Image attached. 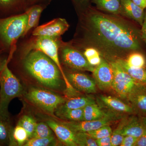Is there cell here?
Instances as JSON below:
<instances>
[{"label": "cell", "mask_w": 146, "mask_h": 146, "mask_svg": "<svg viewBox=\"0 0 146 146\" xmlns=\"http://www.w3.org/2000/svg\"><path fill=\"white\" fill-rule=\"evenodd\" d=\"M58 113L59 116L72 121H84L83 108L66 109L61 108Z\"/></svg>", "instance_id": "obj_24"}, {"label": "cell", "mask_w": 146, "mask_h": 146, "mask_svg": "<svg viewBox=\"0 0 146 146\" xmlns=\"http://www.w3.org/2000/svg\"><path fill=\"white\" fill-rule=\"evenodd\" d=\"M136 5L141 8L145 9L146 8V3L145 0H132Z\"/></svg>", "instance_id": "obj_39"}, {"label": "cell", "mask_w": 146, "mask_h": 146, "mask_svg": "<svg viewBox=\"0 0 146 146\" xmlns=\"http://www.w3.org/2000/svg\"><path fill=\"white\" fill-rule=\"evenodd\" d=\"M76 143L78 145L97 146L95 139L91 137L86 132H75Z\"/></svg>", "instance_id": "obj_30"}, {"label": "cell", "mask_w": 146, "mask_h": 146, "mask_svg": "<svg viewBox=\"0 0 146 146\" xmlns=\"http://www.w3.org/2000/svg\"><path fill=\"white\" fill-rule=\"evenodd\" d=\"M87 21L91 40L103 50L122 54L140 48L141 32L125 21L96 11H91Z\"/></svg>", "instance_id": "obj_1"}, {"label": "cell", "mask_w": 146, "mask_h": 146, "mask_svg": "<svg viewBox=\"0 0 146 146\" xmlns=\"http://www.w3.org/2000/svg\"></svg>", "instance_id": "obj_42"}, {"label": "cell", "mask_w": 146, "mask_h": 146, "mask_svg": "<svg viewBox=\"0 0 146 146\" xmlns=\"http://www.w3.org/2000/svg\"><path fill=\"white\" fill-rule=\"evenodd\" d=\"M7 119L0 116V145L9 142L10 131L8 125L5 122Z\"/></svg>", "instance_id": "obj_31"}, {"label": "cell", "mask_w": 146, "mask_h": 146, "mask_svg": "<svg viewBox=\"0 0 146 146\" xmlns=\"http://www.w3.org/2000/svg\"><path fill=\"white\" fill-rule=\"evenodd\" d=\"M93 104H96V102L91 97H78L69 100L61 108L66 109H81L88 105Z\"/></svg>", "instance_id": "obj_21"}, {"label": "cell", "mask_w": 146, "mask_h": 146, "mask_svg": "<svg viewBox=\"0 0 146 146\" xmlns=\"http://www.w3.org/2000/svg\"><path fill=\"white\" fill-rule=\"evenodd\" d=\"M29 1L31 2H34L35 1H36V0H29Z\"/></svg>", "instance_id": "obj_40"}, {"label": "cell", "mask_w": 146, "mask_h": 146, "mask_svg": "<svg viewBox=\"0 0 146 146\" xmlns=\"http://www.w3.org/2000/svg\"><path fill=\"white\" fill-rule=\"evenodd\" d=\"M27 70L39 83L52 89L60 86V72L57 65L44 53L34 50L24 62Z\"/></svg>", "instance_id": "obj_2"}, {"label": "cell", "mask_w": 146, "mask_h": 146, "mask_svg": "<svg viewBox=\"0 0 146 146\" xmlns=\"http://www.w3.org/2000/svg\"><path fill=\"white\" fill-rule=\"evenodd\" d=\"M7 59L0 61V116L7 118L11 100L19 96L23 89L19 80L9 68Z\"/></svg>", "instance_id": "obj_3"}, {"label": "cell", "mask_w": 146, "mask_h": 146, "mask_svg": "<svg viewBox=\"0 0 146 146\" xmlns=\"http://www.w3.org/2000/svg\"><path fill=\"white\" fill-rule=\"evenodd\" d=\"M27 99L46 112L53 114L60 105L65 103L64 98L48 90L32 88L27 94Z\"/></svg>", "instance_id": "obj_5"}, {"label": "cell", "mask_w": 146, "mask_h": 146, "mask_svg": "<svg viewBox=\"0 0 146 146\" xmlns=\"http://www.w3.org/2000/svg\"><path fill=\"white\" fill-rule=\"evenodd\" d=\"M124 136L122 134L121 129L118 127L117 128L112 131V134L111 135L112 146L120 145L122 143Z\"/></svg>", "instance_id": "obj_34"}, {"label": "cell", "mask_w": 146, "mask_h": 146, "mask_svg": "<svg viewBox=\"0 0 146 146\" xmlns=\"http://www.w3.org/2000/svg\"><path fill=\"white\" fill-rule=\"evenodd\" d=\"M27 20V12L6 18L0 17V48L11 47L23 35Z\"/></svg>", "instance_id": "obj_4"}, {"label": "cell", "mask_w": 146, "mask_h": 146, "mask_svg": "<svg viewBox=\"0 0 146 146\" xmlns=\"http://www.w3.org/2000/svg\"><path fill=\"white\" fill-rule=\"evenodd\" d=\"M69 27V24L65 19L56 18L36 27L33 33V35L54 38L63 35Z\"/></svg>", "instance_id": "obj_9"}, {"label": "cell", "mask_w": 146, "mask_h": 146, "mask_svg": "<svg viewBox=\"0 0 146 146\" xmlns=\"http://www.w3.org/2000/svg\"><path fill=\"white\" fill-rule=\"evenodd\" d=\"M43 7L39 5H35L31 7L27 11L28 20L25 30L23 36H25L38 23L39 17L41 15Z\"/></svg>", "instance_id": "obj_20"}, {"label": "cell", "mask_w": 146, "mask_h": 146, "mask_svg": "<svg viewBox=\"0 0 146 146\" xmlns=\"http://www.w3.org/2000/svg\"><path fill=\"white\" fill-rule=\"evenodd\" d=\"M56 143L53 136L44 138H30L24 145L25 146H47L55 145Z\"/></svg>", "instance_id": "obj_27"}, {"label": "cell", "mask_w": 146, "mask_h": 146, "mask_svg": "<svg viewBox=\"0 0 146 146\" xmlns=\"http://www.w3.org/2000/svg\"><path fill=\"white\" fill-rule=\"evenodd\" d=\"M138 138L134 136H124L121 146H135Z\"/></svg>", "instance_id": "obj_35"}, {"label": "cell", "mask_w": 146, "mask_h": 146, "mask_svg": "<svg viewBox=\"0 0 146 146\" xmlns=\"http://www.w3.org/2000/svg\"><path fill=\"white\" fill-rule=\"evenodd\" d=\"M98 7L115 14L120 13L121 0H94Z\"/></svg>", "instance_id": "obj_23"}, {"label": "cell", "mask_w": 146, "mask_h": 146, "mask_svg": "<svg viewBox=\"0 0 146 146\" xmlns=\"http://www.w3.org/2000/svg\"><path fill=\"white\" fill-rule=\"evenodd\" d=\"M97 145L98 146H112L111 136H106L96 140Z\"/></svg>", "instance_id": "obj_36"}, {"label": "cell", "mask_w": 146, "mask_h": 146, "mask_svg": "<svg viewBox=\"0 0 146 146\" xmlns=\"http://www.w3.org/2000/svg\"><path fill=\"white\" fill-rule=\"evenodd\" d=\"M135 146H146V130L138 138Z\"/></svg>", "instance_id": "obj_37"}, {"label": "cell", "mask_w": 146, "mask_h": 146, "mask_svg": "<svg viewBox=\"0 0 146 146\" xmlns=\"http://www.w3.org/2000/svg\"><path fill=\"white\" fill-rule=\"evenodd\" d=\"M88 63L92 66H98L102 62V58L98 51L95 48L86 49L84 53Z\"/></svg>", "instance_id": "obj_28"}, {"label": "cell", "mask_w": 146, "mask_h": 146, "mask_svg": "<svg viewBox=\"0 0 146 146\" xmlns=\"http://www.w3.org/2000/svg\"><path fill=\"white\" fill-rule=\"evenodd\" d=\"M118 117L113 113H110L107 116L100 119L94 121H82L63 123L74 132H88L96 130L102 127L109 125L113 121L117 119Z\"/></svg>", "instance_id": "obj_8"}, {"label": "cell", "mask_w": 146, "mask_h": 146, "mask_svg": "<svg viewBox=\"0 0 146 146\" xmlns=\"http://www.w3.org/2000/svg\"><path fill=\"white\" fill-rule=\"evenodd\" d=\"M33 47L35 50H38L44 53L56 64L65 80L67 89L70 91H74L73 86L65 75L60 65L58 57V46L57 42L54 38L48 36H37Z\"/></svg>", "instance_id": "obj_7"}, {"label": "cell", "mask_w": 146, "mask_h": 146, "mask_svg": "<svg viewBox=\"0 0 146 146\" xmlns=\"http://www.w3.org/2000/svg\"><path fill=\"white\" fill-rule=\"evenodd\" d=\"M127 98L133 111L146 117V84H137Z\"/></svg>", "instance_id": "obj_11"}, {"label": "cell", "mask_w": 146, "mask_h": 146, "mask_svg": "<svg viewBox=\"0 0 146 146\" xmlns=\"http://www.w3.org/2000/svg\"><path fill=\"white\" fill-rule=\"evenodd\" d=\"M52 134V130L48 125L41 122L36 124L32 138H47L53 136Z\"/></svg>", "instance_id": "obj_29"}, {"label": "cell", "mask_w": 146, "mask_h": 146, "mask_svg": "<svg viewBox=\"0 0 146 146\" xmlns=\"http://www.w3.org/2000/svg\"><path fill=\"white\" fill-rule=\"evenodd\" d=\"M142 27V30L141 31V37L146 44V13L145 15Z\"/></svg>", "instance_id": "obj_38"}, {"label": "cell", "mask_w": 146, "mask_h": 146, "mask_svg": "<svg viewBox=\"0 0 146 146\" xmlns=\"http://www.w3.org/2000/svg\"><path fill=\"white\" fill-rule=\"evenodd\" d=\"M25 0H0V11L7 12L21 5Z\"/></svg>", "instance_id": "obj_33"}, {"label": "cell", "mask_w": 146, "mask_h": 146, "mask_svg": "<svg viewBox=\"0 0 146 146\" xmlns=\"http://www.w3.org/2000/svg\"><path fill=\"white\" fill-rule=\"evenodd\" d=\"M47 124L63 144L68 146H78L76 143L75 132L67 126L53 120L47 121Z\"/></svg>", "instance_id": "obj_13"}, {"label": "cell", "mask_w": 146, "mask_h": 146, "mask_svg": "<svg viewBox=\"0 0 146 146\" xmlns=\"http://www.w3.org/2000/svg\"><path fill=\"white\" fill-rule=\"evenodd\" d=\"M125 60L127 65L131 68H145L146 64V59L143 55L138 52L130 54Z\"/></svg>", "instance_id": "obj_25"}, {"label": "cell", "mask_w": 146, "mask_h": 146, "mask_svg": "<svg viewBox=\"0 0 146 146\" xmlns=\"http://www.w3.org/2000/svg\"><path fill=\"white\" fill-rule=\"evenodd\" d=\"M145 3H146V0H145Z\"/></svg>", "instance_id": "obj_41"}, {"label": "cell", "mask_w": 146, "mask_h": 146, "mask_svg": "<svg viewBox=\"0 0 146 146\" xmlns=\"http://www.w3.org/2000/svg\"><path fill=\"white\" fill-rule=\"evenodd\" d=\"M144 9L136 5L132 0H121V10L125 15L142 26L145 14Z\"/></svg>", "instance_id": "obj_16"}, {"label": "cell", "mask_w": 146, "mask_h": 146, "mask_svg": "<svg viewBox=\"0 0 146 146\" xmlns=\"http://www.w3.org/2000/svg\"><path fill=\"white\" fill-rule=\"evenodd\" d=\"M92 138L96 140L100 138L111 136L112 131L109 125H106L98 129L86 132Z\"/></svg>", "instance_id": "obj_32"}, {"label": "cell", "mask_w": 146, "mask_h": 146, "mask_svg": "<svg viewBox=\"0 0 146 146\" xmlns=\"http://www.w3.org/2000/svg\"><path fill=\"white\" fill-rule=\"evenodd\" d=\"M123 136H131L139 138L146 130V117H131L119 126Z\"/></svg>", "instance_id": "obj_12"}, {"label": "cell", "mask_w": 146, "mask_h": 146, "mask_svg": "<svg viewBox=\"0 0 146 146\" xmlns=\"http://www.w3.org/2000/svg\"><path fill=\"white\" fill-rule=\"evenodd\" d=\"M100 100L107 107L117 112L131 113L134 112L131 106L115 97L101 96Z\"/></svg>", "instance_id": "obj_17"}, {"label": "cell", "mask_w": 146, "mask_h": 146, "mask_svg": "<svg viewBox=\"0 0 146 146\" xmlns=\"http://www.w3.org/2000/svg\"><path fill=\"white\" fill-rule=\"evenodd\" d=\"M123 69L138 83L146 84V69L145 68H133L129 67L125 60L117 59Z\"/></svg>", "instance_id": "obj_18"}, {"label": "cell", "mask_w": 146, "mask_h": 146, "mask_svg": "<svg viewBox=\"0 0 146 146\" xmlns=\"http://www.w3.org/2000/svg\"><path fill=\"white\" fill-rule=\"evenodd\" d=\"M113 71L111 87L122 98H126L138 83L123 69L117 61L110 63Z\"/></svg>", "instance_id": "obj_6"}, {"label": "cell", "mask_w": 146, "mask_h": 146, "mask_svg": "<svg viewBox=\"0 0 146 146\" xmlns=\"http://www.w3.org/2000/svg\"><path fill=\"white\" fill-rule=\"evenodd\" d=\"M29 138L26 131L19 125H17L11 132L9 136V144H16L19 146L24 145Z\"/></svg>", "instance_id": "obj_22"}, {"label": "cell", "mask_w": 146, "mask_h": 146, "mask_svg": "<svg viewBox=\"0 0 146 146\" xmlns=\"http://www.w3.org/2000/svg\"><path fill=\"white\" fill-rule=\"evenodd\" d=\"M95 78L100 89H107L111 86L113 74L110 63L102 60L100 64L95 68L93 72Z\"/></svg>", "instance_id": "obj_14"}, {"label": "cell", "mask_w": 146, "mask_h": 146, "mask_svg": "<svg viewBox=\"0 0 146 146\" xmlns=\"http://www.w3.org/2000/svg\"><path fill=\"white\" fill-rule=\"evenodd\" d=\"M62 57L64 63L70 68L93 72L95 68L88 63L84 55L78 51L66 48L62 51Z\"/></svg>", "instance_id": "obj_10"}, {"label": "cell", "mask_w": 146, "mask_h": 146, "mask_svg": "<svg viewBox=\"0 0 146 146\" xmlns=\"http://www.w3.org/2000/svg\"><path fill=\"white\" fill-rule=\"evenodd\" d=\"M18 124L21 125L26 131L29 138H31L32 137L37 123L32 117L25 115L20 119Z\"/></svg>", "instance_id": "obj_26"}, {"label": "cell", "mask_w": 146, "mask_h": 146, "mask_svg": "<svg viewBox=\"0 0 146 146\" xmlns=\"http://www.w3.org/2000/svg\"><path fill=\"white\" fill-rule=\"evenodd\" d=\"M109 113L103 111L96 104L88 105L83 108L84 121L100 119Z\"/></svg>", "instance_id": "obj_19"}, {"label": "cell", "mask_w": 146, "mask_h": 146, "mask_svg": "<svg viewBox=\"0 0 146 146\" xmlns=\"http://www.w3.org/2000/svg\"><path fill=\"white\" fill-rule=\"evenodd\" d=\"M68 80L72 86L84 93H94L96 91L95 81L88 76L81 73H72L68 75Z\"/></svg>", "instance_id": "obj_15"}]
</instances>
